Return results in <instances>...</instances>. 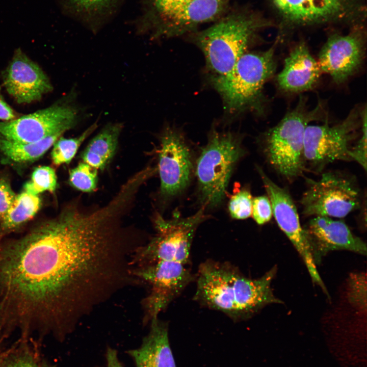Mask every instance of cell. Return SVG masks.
Here are the masks:
<instances>
[{
  "instance_id": "cell-33",
  "label": "cell",
  "mask_w": 367,
  "mask_h": 367,
  "mask_svg": "<svg viewBox=\"0 0 367 367\" xmlns=\"http://www.w3.org/2000/svg\"><path fill=\"white\" fill-rule=\"evenodd\" d=\"M16 195L8 179L4 177H0V218L11 206Z\"/></svg>"
},
{
  "instance_id": "cell-12",
  "label": "cell",
  "mask_w": 367,
  "mask_h": 367,
  "mask_svg": "<svg viewBox=\"0 0 367 367\" xmlns=\"http://www.w3.org/2000/svg\"><path fill=\"white\" fill-rule=\"evenodd\" d=\"M132 274L150 286L143 302L144 322L147 323L158 318L196 278V274L186 265L169 261L136 266Z\"/></svg>"
},
{
  "instance_id": "cell-14",
  "label": "cell",
  "mask_w": 367,
  "mask_h": 367,
  "mask_svg": "<svg viewBox=\"0 0 367 367\" xmlns=\"http://www.w3.org/2000/svg\"><path fill=\"white\" fill-rule=\"evenodd\" d=\"M256 169L270 200L273 215L280 229L292 243L303 260L313 283L328 296L327 290L317 270L306 232L302 227L297 207L286 189L273 181L259 166Z\"/></svg>"
},
{
  "instance_id": "cell-13",
  "label": "cell",
  "mask_w": 367,
  "mask_h": 367,
  "mask_svg": "<svg viewBox=\"0 0 367 367\" xmlns=\"http://www.w3.org/2000/svg\"><path fill=\"white\" fill-rule=\"evenodd\" d=\"M156 167L160 179V194L166 199L181 194L190 184L195 163L192 149L184 134L167 126L160 137Z\"/></svg>"
},
{
  "instance_id": "cell-8",
  "label": "cell",
  "mask_w": 367,
  "mask_h": 367,
  "mask_svg": "<svg viewBox=\"0 0 367 367\" xmlns=\"http://www.w3.org/2000/svg\"><path fill=\"white\" fill-rule=\"evenodd\" d=\"M74 89L45 109L0 121V135L12 141L34 143L50 136L61 135L74 127L82 118V109L76 103Z\"/></svg>"
},
{
  "instance_id": "cell-26",
  "label": "cell",
  "mask_w": 367,
  "mask_h": 367,
  "mask_svg": "<svg viewBox=\"0 0 367 367\" xmlns=\"http://www.w3.org/2000/svg\"><path fill=\"white\" fill-rule=\"evenodd\" d=\"M57 186V177L54 168L49 166H40L33 171L31 180L24 186V191L38 195L48 191L54 193Z\"/></svg>"
},
{
  "instance_id": "cell-9",
  "label": "cell",
  "mask_w": 367,
  "mask_h": 367,
  "mask_svg": "<svg viewBox=\"0 0 367 367\" xmlns=\"http://www.w3.org/2000/svg\"><path fill=\"white\" fill-rule=\"evenodd\" d=\"M361 108H355L335 125L328 119L321 125L308 124L305 131L304 159L306 164L321 170L337 161H350L351 143L361 126Z\"/></svg>"
},
{
  "instance_id": "cell-32",
  "label": "cell",
  "mask_w": 367,
  "mask_h": 367,
  "mask_svg": "<svg viewBox=\"0 0 367 367\" xmlns=\"http://www.w3.org/2000/svg\"><path fill=\"white\" fill-rule=\"evenodd\" d=\"M251 215L256 223L259 225L265 224L271 220L273 211L268 195L253 198Z\"/></svg>"
},
{
  "instance_id": "cell-2",
  "label": "cell",
  "mask_w": 367,
  "mask_h": 367,
  "mask_svg": "<svg viewBox=\"0 0 367 367\" xmlns=\"http://www.w3.org/2000/svg\"><path fill=\"white\" fill-rule=\"evenodd\" d=\"M277 270L274 266L261 277L252 279L228 261L207 259L200 264L196 274L193 300L222 312L233 322L246 321L268 304L282 303L271 288Z\"/></svg>"
},
{
  "instance_id": "cell-16",
  "label": "cell",
  "mask_w": 367,
  "mask_h": 367,
  "mask_svg": "<svg viewBox=\"0 0 367 367\" xmlns=\"http://www.w3.org/2000/svg\"><path fill=\"white\" fill-rule=\"evenodd\" d=\"M3 78L7 91L19 103L39 100L53 90L47 75L19 48L15 50Z\"/></svg>"
},
{
  "instance_id": "cell-5",
  "label": "cell",
  "mask_w": 367,
  "mask_h": 367,
  "mask_svg": "<svg viewBox=\"0 0 367 367\" xmlns=\"http://www.w3.org/2000/svg\"><path fill=\"white\" fill-rule=\"evenodd\" d=\"M322 102L310 109L307 99L301 95L296 106L278 123L261 136L263 152L268 163L289 180L301 175L305 166L304 140L305 129L314 121L328 119Z\"/></svg>"
},
{
  "instance_id": "cell-36",
  "label": "cell",
  "mask_w": 367,
  "mask_h": 367,
  "mask_svg": "<svg viewBox=\"0 0 367 367\" xmlns=\"http://www.w3.org/2000/svg\"><path fill=\"white\" fill-rule=\"evenodd\" d=\"M106 357L107 367H123L118 358L117 351L115 349L109 348L107 349Z\"/></svg>"
},
{
  "instance_id": "cell-22",
  "label": "cell",
  "mask_w": 367,
  "mask_h": 367,
  "mask_svg": "<svg viewBox=\"0 0 367 367\" xmlns=\"http://www.w3.org/2000/svg\"><path fill=\"white\" fill-rule=\"evenodd\" d=\"M41 205V200L38 195L25 191L16 195L11 206L0 218V241L31 220Z\"/></svg>"
},
{
  "instance_id": "cell-7",
  "label": "cell",
  "mask_w": 367,
  "mask_h": 367,
  "mask_svg": "<svg viewBox=\"0 0 367 367\" xmlns=\"http://www.w3.org/2000/svg\"><path fill=\"white\" fill-rule=\"evenodd\" d=\"M205 212V209L201 207L191 216L182 218L175 214L170 219L157 214L154 221L156 234L147 244L137 249L133 257V265L140 266L161 261L189 265L196 231L208 218Z\"/></svg>"
},
{
  "instance_id": "cell-10",
  "label": "cell",
  "mask_w": 367,
  "mask_h": 367,
  "mask_svg": "<svg viewBox=\"0 0 367 367\" xmlns=\"http://www.w3.org/2000/svg\"><path fill=\"white\" fill-rule=\"evenodd\" d=\"M230 0H187L170 9L141 16L138 31L154 39L172 38L196 32L201 24L216 19Z\"/></svg>"
},
{
  "instance_id": "cell-18",
  "label": "cell",
  "mask_w": 367,
  "mask_h": 367,
  "mask_svg": "<svg viewBox=\"0 0 367 367\" xmlns=\"http://www.w3.org/2000/svg\"><path fill=\"white\" fill-rule=\"evenodd\" d=\"M289 23L303 25L327 22L349 16L354 9L353 0H272Z\"/></svg>"
},
{
  "instance_id": "cell-20",
  "label": "cell",
  "mask_w": 367,
  "mask_h": 367,
  "mask_svg": "<svg viewBox=\"0 0 367 367\" xmlns=\"http://www.w3.org/2000/svg\"><path fill=\"white\" fill-rule=\"evenodd\" d=\"M148 334L140 348L129 350L136 367H176L169 339L167 322L158 318L150 321Z\"/></svg>"
},
{
  "instance_id": "cell-17",
  "label": "cell",
  "mask_w": 367,
  "mask_h": 367,
  "mask_svg": "<svg viewBox=\"0 0 367 367\" xmlns=\"http://www.w3.org/2000/svg\"><path fill=\"white\" fill-rule=\"evenodd\" d=\"M316 265L333 250H346L366 254V244L354 235L343 221L318 216L312 217L303 228Z\"/></svg>"
},
{
  "instance_id": "cell-3",
  "label": "cell",
  "mask_w": 367,
  "mask_h": 367,
  "mask_svg": "<svg viewBox=\"0 0 367 367\" xmlns=\"http://www.w3.org/2000/svg\"><path fill=\"white\" fill-rule=\"evenodd\" d=\"M276 46L275 43L265 50L247 52L225 74L208 75L209 85L220 95L227 114L265 115L264 87L276 71Z\"/></svg>"
},
{
  "instance_id": "cell-29",
  "label": "cell",
  "mask_w": 367,
  "mask_h": 367,
  "mask_svg": "<svg viewBox=\"0 0 367 367\" xmlns=\"http://www.w3.org/2000/svg\"><path fill=\"white\" fill-rule=\"evenodd\" d=\"M252 197L248 188H243L231 196L228 209L230 217L235 220H244L252 214Z\"/></svg>"
},
{
  "instance_id": "cell-15",
  "label": "cell",
  "mask_w": 367,
  "mask_h": 367,
  "mask_svg": "<svg viewBox=\"0 0 367 367\" xmlns=\"http://www.w3.org/2000/svg\"><path fill=\"white\" fill-rule=\"evenodd\" d=\"M365 56L364 36L361 31L355 30L330 36L319 53L318 62L322 73L340 85L358 70Z\"/></svg>"
},
{
  "instance_id": "cell-24",
  "label": "cell",
  "mask_w": 367,
  "mask_h": 367,
  "mask_svg": "<svg viewBox=\"0 0 367 367\" xmlns=\"http://www.w3.org/2000/svg\"><path fill=\"white\" fill-rule=\"evenodd\" d=\"M122 0H64L65 6L86 22L93 30H96L103 20L114 12Z\"/></svg>"
},
{
  "instance_id": "cell-1",
  "label": "cell",
  "mask_w": 367,
  "mask_h": 367,
  "mask_svg": "<svg viewBox=\"0 0 367 367\" xmlns=\"http://www.w3.org/2000/svg\"><path fill=\"white\" fill-rule=\"evenodd\" d=\"M126 266L110 211L73 202L24 236L0 241V314L7 328L64 334L122 286Z\"/></svg>"
},
{
  "instance_id": "cell-27",
  "label": "cell",
  "mask_w": 367,
  "mask_h": 367,
  "mask_svg": "<svg viewBox=\"0 0 367 367\" xmlns=\"http://www.w3.org/2000/svg\"><path fill=\"white\" fill-rule=\"evenodd\" d=\"M97 170L84 162L80 163L70 171L69 183L78 191L92 192L97 188Z\"/></svg>"
},
{
  "instance_id": "cell-35",
  "label": "cell",
  "mask_w": 367,
  "mask_h": 367,
  "mask_svg": "<svg viewBox=\"0 0 367 367\" xmlns=\"http://www.w3.org/2000/svg\"><path fill=\"white\" fill-rule=\"evenodd\" d=\"M18 117L16 112L5 100L2 93L0 86V120L7 121L13 120Z\"/></svg>"
},
{
  "instance_id": "cell-28",
  "label": "cell",
  "mask_w": 367,
  "mask_h": 367,
  "mask_svg": "<svg viewBox=\"0 0 367 367\" xmlns=\"http://www.w3.org/2000/svg\"><path fill=\"white\" fill-rule=\"evenodd\" d=\"M0 367H53L44 363L32 351L17 349L0 359Z\"/></svg>"
},
{
  "instance_id": "cell-37",
  "label": "cell",
  "mask_w": 367,
  "mask_h": 367,
  "mask_svg": "<svg viewBox=\"0 0 367 367\" xmlns=\"http://www.w3.org/2000/svg\"><path fill=\"white\" fill-rule=\"evenodd\" d=\"M139 173H141L142 174H142V173H141V172H139ZM144 176L145 177L144 175ZM145 180H146V178H145ZM145 182H146V181H145Z\"/></svg>"
},
{
  "instance_id": "cell-21",
  "label": "cell",
  "mask_w": 367,
  "mask_h": 367,
  "mask_svg": "<svg viewBox=\"0 0 367 367\" xmlns=\"http://www.w3.org/2000/svg\"><path fill=\"white\" fill-rule=\"evenodd\" d=\"M123 127L120 122L107 124L91 140L81 154L84 162L97 170H103L113 159Z\"/></svg>"
},
{
  "instance_id": "cell-6",
  "label": "cell",
  "mask_w": 367,
  "mask_h": 367,
  "mask_svg": "<svg viewBox=\"0 0 367 367\" xmlns=\"http://www.w3.org/2000/svg\"><path fill=\"white\" fill-rule=\"evenodd\" d=\"M246 153L241 135L212 129L194 166L201 207L213 209L222 203L234 168Z\"/></svg>"
},
{
  "instance_id": "cell-4",
  "label": "cell",
  "mask_w": 367,
  "mask_h": 367,
  "mask_svg": "<svg viewBox=\"0 0 367 367\" xmlns=\"http://www.w3.org/2000/svg\"><path fill=\"white\" fill-rule=\"evenodd\" d=\"M267 25L245 10L232 12L212 26L192 34V41L203 54L208 75L229 71L251 45L259 31Z\"/></svg>"
},
{
  "instance_id": "cell-11",
  "label": "cell",
  "mask_w": 367,
  "mask_h": 367,
  "mask_svg": "<svg viewBox=\"0 0 367 367\" xmlns=\"http://www.w3.org/2000/svg\"><path fill=\"white\" fill-rule=\"evenodd\" d=\"M308 184L300 200L305 216L343 218L360 206V191L346 175L328 172Z\"/></svg>"
},
{
  "instance_id": "cell-34",
  "label": "cell",
  "mask_w": 367,
  "mask_h": 367,
  "mask_svg": "<svg viewBox=\"0 0 367 367\" xmlns=\"http://www.w3.org/2000/svg\"><path fill=\"white\" fill-rule=\"evenodd\" d=\"M187 0H143L141 16L148 15L165 10L179 5Z\"/></svg>"
},
{
  "instance_id": "cell-23",
  "label": "cell",
  "mask_w": 367,
  "mask_h": 367,
  "mask_svg": "<svg viewBox=\"0 0 367 367\" xmlns=\"http://www.w3.org/2000/svg\"><path fill=\"white\" fill-rule=\"evenodd\" d=\"M61 136L55 135L34 143L18 142L0 135V152L9 161L17 164L34 162L42 156Z\"/></svg>"
},
{
  "instance_id": "cell-19",
  "label": "cell",
  "mask_w": 367,
  "mask_h": 367,
  "mask_svg": "<svg viewBox=\"0 0 367 367\" xmlns=\"http://www.w3.org/2000/svg\"><path fill=\"white\" fill-rule=\"evenodd\" d=\"M322 71L306 44L300 42L284 60L282 70L276 76L278 88L287 94H299L313 89Z\"/></svg>"
},
{
  "instance_id": "cell-31",
  "label": "cell",
  "mask_w": 367,
  "mask_h": 367,
  "mask_svg": "<svg viewBox=\"0 0 367 367\" xmlns=\"http://www.w3.org/2000/svg\"><path fill=\"white\" fill-rule=\"evenodd\" d=\"M359 139L355 146L351 147L350 156L351 160L357 162L364 169H366V106L361 108V126Z\"/></svg>"
},
{
  "instance_id": "cell-25",
  "label": "cell",
  "mask_w": 367,
  "mask_h": 367,
  "mask_svg": "<svg viewBox=\"0 0 367 367\" xmlns=\"http://www.w3.org/2000/svg\"><path fill=\"white\" fill-rule=\"evenodd\" d=\"M98 125V121H96L76 137H60L53 145L51 153L53 164L56 166L69 164L82 143L95 131Z\"/></svg>"
},
{
  "instance_id": "cell-30",
  "label": "cell",
  "mask_w": 367,
  "mask_h": 367,
  "mask_svg": "<svg viewBox=\"0 0 367 367\" xmlns=\"http://www.w3.org/2000/svg\"><path fill=\"white\" fill-rule=\"evenodd\" d=\"M366 276L363 273L355 274L349 280L348 295L350 302L361 309H366Z\"/></svg>"
}]
</instances>
